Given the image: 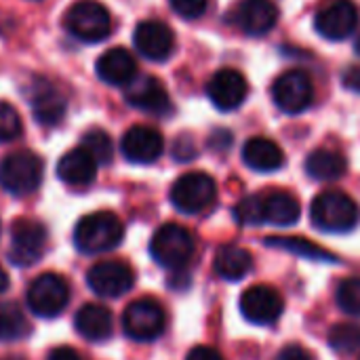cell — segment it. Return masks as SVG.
<instances>
[{"instance_id":"1","label":"cell","mask_w":360,"mask_h":360,"mask_svg":"<svg viewBox=\"0 0 360 360\" xmlns=\"http://www.w3.org/2000/svg\"><path fill=\"white\" fill-rule=\"evenodd\" d=\"M124 236L120 217L112 211H95L78 219L74 228V245L78 251L95 255L116 249Z\"/></svg>"},{"instance_id":"2","label":"cell","mask_w":360,"mask_h":360,"mask_svg":"<svg viewBox=\"0 0 360 360\" xmlns=\"http://www.w3.org/2000/svg\"><path fill=\"white\" fill-rule=\"evenodd\" d=\"M310 219L323 232L342 234V232H350L356 228L360 219V209L354 202V198L348 196L346 192L329 190V192L319 194L312 200Z\"/></svg>"},{"instance_id":"3","label":"cell","mask_w":360,"mask_h":360,"mask_svg":"<svg viewBox=\"0 0 360 360\" xmlns=\"http://www.w3.org/2000/svg\"><path fill=\"white\" fill-rule=\"evenodd\" d=\"M42 158L30 150L6 154L0 160V186L13 196H27L42 184Z\"/></svg>"},{"instance_id":"4","label":"cell","mask_w":360,"mask_h":360,"mask_svg":"<svg viewBox=\"0 0 360 360\" xmlns=\"http://www.w3.org/2000/svg\"><path fill=\"white\" fill-rule=\"evenodd\" d=\"M65 30L82 42H101L112 32L110 11L97 0L74 2L63 17Z\"/></svg>"},{"instance_id":"5","label":"cell","mask_w":360,"mask_h":360,"mask_svg":"<svg viewBox=\"0 0 360 360\" xmlns=\"http://www.w3.org/2000/svg\"><path fill=\"white\" fill-rule=\"evenodd\" d=\"M150 253L158 266L179 270L194 255V238L188 228L179 224H165L154 232Z\"/></svg>"},{"instance_id":"6","label":"cell","mask_w":360,"mask_h":360,"mask_svg":"<svg viewBox=\"0 0 360 360\" xmlns=\"http://www.w3.org/2000/svg\"><path fill=\"white\" fill-rule=\"evenodd\" d=\"M217 198L215 179L202 171H192L181 175L171 188V202L177 211L186 215H196L209 209Z\"/></svg>"},{"instance_id":"7","label":"cell","mask_w":360,"mask_h":360,"mask_svg":"<svg viewBox=\"0 0 360 360\" xmlns=\"http://www.w3.org/2000/svg\"><path fill=\"white\" fill-rule=\"evenodd\" d=\"M167 325V316L162 306L152 297L135 300L127 306L122 314V329L127 338L135 342H154L162 335Z\"/></svg>"},{"instance_id":"8","label":"cell","mask_w":360,"mask_h":360,"mask_svg":"<svg viewBox=\"0 0 360 360\" xmlns=\"http://www.w3.org/2000/svg\"><path fill=\"white\" fill-rule=\"evenodd\" d=\"M68 302H70V287L55 272L36 276L27 287V306L36 316L42 319L59 316L65 310Z\"/></svg>"},{"instance_id":"9","label":"cell","mask_w":360,"mask_h":360,"mask_svg":"<svg viewBox=\"0 0 360 360\" xmlns=\"http://www.w3.org/2000/svg\"><path fill=\"white\" fill-rule=\"evenodd\" d=\"M272 97L281 112L302 114L314 101V84L308 72L287 70L272 84Z\"/></svg>"},{"instance_id":"10","label":"cell","mask_w":360,"mask_h":360,"mask_svg":"<svg viewBox=\"0 0 360 360\" xmlns=\"http://www.w3.org/2000/svg\"><path fill=\"white\" fill-rule=\"evenodd\" d=\"M46 247V230L40 221L19 217L13 221L11 228V249H8V259L15 266H32L36 264Z\"/></svg>"},{"instance_id":"11","label":"cell","mask_w":360,"mask_h":360,"mask_svg":"<svg viewBox=\"0 0 360 360\" xmlns=\"http://www.w3.org/2000/svg\"><path fill=\"white\" fill-rule=\"evenodd\" d=\"M86 283L101 297H120L135 285V272L122 259H105L89 270Z\"/></svg>"},{"instance_id":"12","label":"cell","mask_w":360,"mask_h":360,"mask_svg":"<svg viewBox=\"0 0 360 360\" xmlns=\"http://www.w3.org/2000/svg\"><path fill=\"white\" fill-rule=\"evenodd\" d=\"M228 21L247 36H266L278 21V8L272 0H243L228 13Z\"/></svg>"},{"instance_id":"13","label":"cell","mask_w":360,"mask_h":360,"mask_svg":"<svg viewBox=\"0 0 360 360\" xmlns=\"http://www.w3.org/2000/svg\"><path fill=\"white\" fill-rule=\"evenodd\" d=\"M283 310H285L283 295L268 285L249 287L240 297V312L251 325L268 327L281 319Z\"/></svg>"},{"instance_id":"14","label":"cell","mask_w":360,"mask_h":360,"mask_svg":"<svg viewBox=\"0 0 360 360\" xmlns=\"http://www.w3.org/2000/svg\"><path fill=\"white\" fill-rule=\"evenodd\" d=\"M359 25V8L352 0H331L314 17L316 32L327 40H344Z\"/></svg>"},{"instance_id":"15","label":"cell","mask_w":360,"mask_h":360,"mask_svg":"<svg viewBox=\"0 0 360 360\" xmlns=\"http://www.w3.org/2000/svg\"><path fill=\"white\" fill-rule=\"evenodd\" d=\"M27 91H30L27 93L30 108L36 122H40L42 127H55L63 120L68 101L49 80L44 78H34V82L30 80Z\"/></svg>"},{"instance_id":"16","label":"cell","mask_w":360,"mask_h":360,"mask_svg":"<svg viewBox=\"0 0 360 360\" xmlns=\"http://www.w3.org/2000/svg\"><path fill=\"white\" fill-rule=\"evenodd\" d=\"M120 150H122V156L129 162H135V165H152V162H156L162 156V152H165V139H162L160 131H156L154 127L135 124V127H131L122 135Z\"/></svg>"},{"instance_id":"17","label":"cell","mask_w":360,"mask_h":360,"mask_svg":"<svg viewBox=\"0 0 360 360\" xmlns=\"http://www.w3.org/2000/svg\"><path fill=\"white\" fill-rule=\"evenodd\" d=\"M135 49L150 61H167L175 49V34L173 30L156 19L141 21L133 32Z\"/></svg>"},{"instance_id":"18","label":"cell","mask_w":360,"mask_h":360,"mask_svg":"<svg viewBox=\"0 0 360 360\" xmlns=\"http://www.w3.org/2000/svg\"><path fill=\"white\" fill-rule=\"evenodd\" d=\"M247 93H249V84L245 76L232 68L215 72L207 84V95L211 103L221 112H232L240 108L243 101L247 99Z\"/></svg>"},{"instance_id":"19","label":"cell","mask_w":360,"mask_h":360,"mask_svg":"<svg viewBox=\"0 0 360 360\" xmlns=\"http://www.w3.org/2000/svg\"><path fill=\"white\" fill-rule=\"evenodd\" d=\"M124 99L129 105L141 110V112H148L152 116H167L171 114L173 105H171V99H169V93L167 89L162 86V82L154 76H141V78H135L127 91H124Z\"/></svg>"},{"instance_id":"20","label":"cell","mask_w":360,"mask_h":360,"mask_svg":"<svg viewBox=\"0 0 360 360\" xmlns=\"http://www.w3.org/2000/svg\"><path fill=\"white\" fill-rule=\"evenodd\" d=\"M95 72L110 86H129L137 78V63L127 49L114 46L97 59Z\"/></svg>"},{"instance_id":"21","label":"cell","mask_w":360,"mask_h":360,"mask_svg":"<svg viewBox=\"0 0 360 360\" xmlns=\"http://www.w3.org/2000/svg\"><path fill=\"white\" fill-rule=\"evenodd\" d=\"M95 175L97 162L84 148H74L65 152L57 162V177L72 188H84L93 184Z\"/></svg>"},{"instance_id":"22","label":"cell","mask_w":360,"mask_h":360,"mask_svg":"<svg viewBox=\"0 0 360 360\" xmlns=\"http://www.w3.org/2000/svg\"><path fill=\"white\" fill-rule=\"evenodd\" d=\"M74 327L78 335H82L89 342H105L112 338L114 321L108 308L99 304H84L74 319Z\"/></svg>"},{"instance_id":"23","label":"cell","mask_w":360,"mask_h":360,"mask_svg":"<svg viewBox=\"0 0 360 360\" xmlns=\"http://www.w3.org/2000/svg\"><path fill=\"white\" fill-rule=\"evenodd\" d=\"M243 160L253 171L272 173L285 165V152L268 137H251L243 148Z\"/></svg>"},{"instance_id":"24","label":"cell","mask_w":360,"mask_h":360,"mask_svg":"<svg viewBox=\"0 0 360 360\" xmlns=\"http://www.w3.org/2000/svg\"><path fill=\"white\" fill-rule=\"evenodd\" d=\"M300 200L289 192H270L264 196V219L268 224L287 228L300 219Z\"/></svg>"},{"instance_id":"25","label":"cell","mask_w":360,"mask_h":360,"mask_svg":"<svg viewBox=\"0 0 360 360\" xmlns=\"http://www.w3.org/2000/svg\"><path fill=\"white\" fill-rule=\"evenodd\" d=\"M346 158L333 150L321 148L306 158V173L316 181H335L346 173Z\"/></svg>"},{"instance_id":"26","label":"cell","mask_w":360,"mask_h":360,"mask_svg":"<svg viewBox=\"0 0 360 360\" xmlns=\"http://www.w3.org/2000/svg\"><path fill=\"white\" fill-rule=\"evenodd\" d=\"M253 268V255L236 245H228L215 255V272L226 281H240Z\"/></svg>"},{"instance_id":"27","label":"cell","mask_w":360,"mask_h":360,"mask_svg":"<svg viewBox=\"0 0 360 360\" xmlns=\"http://www.w3.org/2000/svg\"><path fill=\"white\" fill-rule=\"evenodd\" d=\"M30 333V325L21 308L13 302H0V342H17Z\"/></svg>"},{"instance_id":"28","label":"cell","mask_w":360,"mask_h":360,"mask_svg":"<svg viewBox=\"0 0 360 360\" xmlns=\"http://www.w3.org/2000/svg\"><path fill=\"white\" fill-rule=\"evenodd\" d=\"M268 247H276V249H285L291 251L295 255H304L308 259H319V262H335V255H331L329 251H325L323 247L306 240V238H266Z\"/></svg>"},{"instance_id":"29","label":"cell","mask_w":360,"mask_h":360,"mask_svg":"<svg viewBox=\"0 0 360 360\" xmlns=\"http://www.w3.org/2000/svg\"><path fill=\"white\" fill-rule=\"evenodd\" d=\"M97 165H110L112 158H114V143H112V137L101 131V129H91L89 133H84L82 137V146Z\"/></svg>"},{"instance_id":"30","label":"cell","mask_w":360,"mask_h":360,"mask_svg":"<svg viewBox=\"0 0 360 360\" xmlns=\"http://www.w3.org/2000/svg\"><path fill=\"white\" fill-rule=\"evenodd\" d=\"M234 217L240 226H259L264 224V196H245L243 200H238V205L234 207Z\"/></svg>"},{"instance_id":"31","label":"cell","mask_w":360,"mask_h":360,"mask_svg":"<svg viewBox=\"0 0 360 360\" xmlns=\"http://www.w3.org/2000/svg\"><path fill=\"white\" fill-rule=\"evenodd\" d=\"M329 342L340 352H354L360 348V327L352 323L335 325L329 333Z\"/></svg>"},{"instance_id":"32","label":"cell","mask_w":360,"mask_h":360,"mask_svg":"<svg viewBox=\"0 0 360 360\" xmlns=\"http://www.w3.org/2000/svg\"><path fill=\"white\" fill-rule=\"evenodd\" d=\"M21 133H23V122L19 112L8 101H0V143L15 141Z\"/></svg>"},{"instance_id":"33","label":"cell","mask_w":360,"mask_h":360,"mask_svg":"<svg viewBox=\"0 0 360 360\" xmlns=\"http://www.w3.org/2000/svg\"><path fill=\"white\" fill-rule=\"evenodd\" d=\"M338 306L348 312L360 316V278H346L338 287Z\"/></svg>"},{"instance_id":"34","label":"cell","mask_w":360,"mask_h":360,"mask_svg":"<svg viewBox=\"0 0 360 360\" xmlns=\"http://www.w3.org/2000/svg\"><path fill=\"white\" fill-rule=\"evenodd\" d=\"M169 2L171 8L184 19H198L209 6V0H169Z\"/></svg>"},{"instance_id":"35","label":"cell","mask_w":360,"mask_h":360,"mask_svg":"<svg viewBox=\"0 0 360 360\" xmlns=\"http://www.w3.org/2000/svg\"><path fill=\"white\" fill-rule=\"evenodd\" d=\"M342 84L348 91L360 93V65H350L344 74H342Z\"/></svg>"},{"instance_id":"36","label":"cell","mask_w":360,"mask_h":360,"mask_svg":"<svg viewBox=\"0 0 360 360\" xmlns=\"http://www.w3.org/2000/svg\"><path fill=\"white\" fill-rule=\"evenodd\" d=\"M186 360H226L217 350L213 348H207V346H198V348H192L188 352V359Z\"/></svg>"},{"instance_id":"37","label":"cell","mask_w":360,"mask_h":360,"mask_svg":"<svg viewBox=\"0 0 360 360\" xmlns=\"http://www.w3.org/2000/svg\"><path fill=\"white\" fill-rule=\"evenodd\" d=\"M276 360H310V354L302 346L291 344V346H287V348L281 350V354H278Z\"/></svg>"},{"instance_id":"38","label":"cell","mask_w":360,"mask_h":360,"mask_svg":"<svg viewBox=\"0 0 360 360\" xmlns=\"http://www.w3.org/2000/svg\"><path fill=\"white\" fill-rule=\"evenodd\" d=\"M173 154H175L179 160H190V158L194 156V143H192L188 137H181V139L175 143V150H173Z\"/></svg>"},{"instance_id":"39","label":"cell","mask_w":360,"mask_h":360,"mask_svg":"<svg viewBox=\"0 0 360 360\" xmlns=\"http://www.w3.org/2000/svg\"><path fill=\"white\" fill-rule=\"evenodd\" d=\"M46 360H82L80 354L74 350V348H68V346H59V348H53L49 352Z\"/></svg>"},{"instance_id":"40","label":"cell","mask_w":360,"mask_h":360,"mask_svg":"<svg viewBox=\"0 0 360 360\" xmlns=\"http://www.w3.org/2000/svg\"><path fill=\"white\" fill-rule=\"evenodd\" d=\"M8 289V274L0 268V293H4Z\"/></svg>"},{"instance_id":"41","label":"cell","mask_w":360,"mask_h":360,"mask_svg":"<svg viewBox=\"0 0 360 360\" xmlns=\"http://www.w3.org/2000/svg\"><path fill=\"white\" fill-rule=\"evenodd\" d=\"M354 49H356V53L360 55V36H359V40H356V46H354Z\"/></svg>"},{"instance_id":"42","label":"cell","mask_w":360,"mask_h":360,"mask_svg":"<svg viewBox=\"0 0 360 360\" xmlns=\"http://www.w3.org/2000/svg\"><path fill=\"white\" fill-rule=\"evenodd\" d=\"M4 360H21V359H4Z\"/></svg>"}]
</instances>
